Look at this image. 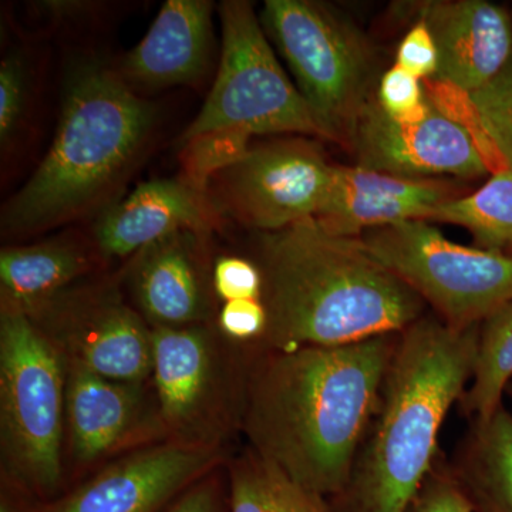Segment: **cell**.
<instances>
[{"label": "cell", "mask_w": 512, "mask_h": 512, "mask_svg": "<svg viewBox=\"0 0 512 512\" xmlns=\"http://www.w3.org/2000/svg\"><path fill=\"white\" fill-rule=\"evenodd\" d=\"M400 335L289 350L249 346L241 436L302 487L338 497L375 413Z\"/></svg>", "instance_id": "obj_1"}, {"label": "cell", "mask_w": 512, "mask_h": 512, "mask_svg": "<svg viewBox=\"0 0 512 512\" xmlns=\"http://www.w3.org/2000/svg\"><path fill=\"white\" fill-rule=\"evenodd\" d=\"M255 261L268 313L262 348L350 345L400 335L426 316L423 299L360 238L332 234L315 218L259 232Z\"/></svg>", "instance_id": "obj_2"}, {"label": "cell", "mask_w": 512, "mask_h": 512, "mask_svg": "<svg viewBox=\"0 0 512 512\" xmlns=\"http://www.w3.org/2000/svg\"><path fill=\"white\" fill-rule=\"evenodd\" d=\"M480 326L423 316L400 333L382 390L335 512H407L437 458L447 414L473 376Z\"/></svg>", "instance_id": "obj_3"}, {"label": "cell", "mask_w": 512, "mask_h": 512, "mask_svg": "<svg viewBox=\"0 0 512 512\" xmlns=\"http://www.w3.org/2000/svg\"><path fill=\"white\" fill-rule=\"evenodd\" d=\"M156 121V107L123 74L96 59L74 64L52 146L3 208V235L28 237L106 204L143 154Z\"/></svg>", "instance_id": "obj_4"}, {"label": "cell", "mask_w": 512, "mask_h": 512, "mask_svg": "<svg viewBox=\"0 0 512 512\" xmlns=\"http://www.w3.org/2000/svg\"><path fill=\"white\" fill-rule=\"evenodd\" d=\"M67 365L25 313L0 306V473L46 503L66 491Z\"/></svg>", "instance_id": "obj_5"}, {"label": "cell", "mask_w": 512, "mask_h": 512, "mask_svg": "<svg viewBox=\"0 0 512 512\" xmlns=\"http://www.w3.org/2000/svg\"><path fill=\"white\" fill-rule=\"evenodd\" d=\"M247 350L214 323L153 329L151 383L168 440L231 450L241 436Z\"/></svg>", "instance_id": "obj_6"}, {"label": "cell", "mask_w": 512, "mask_h": 512, "mask_svg": "<svg viewBox=\"0 0 512 512\" xmlns=\"http://www.w3.org/2000/svg\"><path fill=\"white\" fill-rule=\"evenodd\" d=\"M262 26L328 140H352L370 100L372 53L348 20L311 0H266Z\"/></svg>", "instance_id": "obj_7"}, {"label": "cell", "mask_w": 512, "mask_h": 512, "mask_svg": "<svg viewBox=\"0 0 512 512\" xmlns=\"http://www.w3.org/2000/svg\"><path fill=\"white\" fill-rule=\"evenodd\" d=\"M360 241L448 328H476L512 301V255L448 241L429 221L372 229Z\"/></svg>", "instance_id": "obj_8"}, {"label": "cell", "mask_w": 512, "mask_h": 512, "mask_svg": "<svg viewBox=\"0 0 512 512\" xmlns=\"http://www.w3.org/2000/svg\"><path fill=\"white\" fill-rule=\"evenodd\" d=\"M220 12V69L180 143L214 131H238L249 137L299 133L326 138L298 87L279 66L251 3L228 0Z\"/></svg>", "instance_id": "obj_9"}, {"label": "cell", "mask_w": 512, "mask_h": 512, "mask_svg": "<svg viewBox=\"0 0 512 512\" xmlns=\"http://www.w3.org/2000/svg\"><path fill=\"white\" fill-rule=\"evenodd\" d=\"M23 313L67 365L120 382L151 380L153 329L119 272L90 276Z\"/></svg>", "instance_id": "obj_10"}, {"label": "cell", "mask_w": 512, "mask_h": 512, "mask_svg": "<svg viewBox=\"0 0 512 512\" xmlns=\"http://www.w3.org/2000/svg\"><path fill=\"white\" fill-rule=\"evenodd\" d=\"M164 441L170 440L151 380L120 382L67 365L66 490L101 467Z\"/></svg>", "instance_id": "obj_11"}, {"label": "cell", "mask_w": 512, "mask_h": 512, "mask_svg": "<svg viewBox=\"0 0 512 512\" xmlns=\"http://www.w3.org/2000/svg\"><path fill=\"white\" fill-rule=\"evenodd\" d=\"M333 167L305 141L251 148L215 175L207 195L221 218L274 232L315 218L328 197Z\"/></svg>", "instance_id": "obj_12"}, {"label": "cell", "mask_w": 512, "mask_h": 512, "mask_svg": "<svg viewBox=\"0 0 512 512\" xmlns=\"http://www.w3.org/2000/svg\"><path fill=\"white\" fill-rule=\"evenodd\" d=\"M232 450L164 441L101 467L47 503L45 512H163Z\"/></svg>", "instance_id": "obj_13"}, {"label": "cell", "mask_w": 512, "mask_h": 512, "mask_svg": "<svg viewBox=\"0 0 512 512\" xmlns=\"http://www.w3.org/2000/svg\"><path fill=\"white\" fill-rule=\"evenodd\" d=\"M350 141L359 167L396 177L437 180L440 175L478 178L488 173L471 134L436 104L426 119L402 123L387 116L376 97H370Z\"/></svg>", "instance_id": "obj_14"}, {"label": "cell", "mask_w": 512, "mask_h": 512, "mask_svg": "<svg viewBox=\"0 0 512 512\" xmlns=\"http://www.w3.org/2000/svg\"><path fill=\"white\" fill-rule=\"evenodd\" d=\"M210 234L175 232L144 248L119 274L124 291L151 329L214 323Z\"/></svg>", "instance_id": "obj_15"}, {"label": "cell", "mask_w": 512, "mask_h": 512, "mask_svg": "<svg viewBox=\"0 0 512 512\" xmlns=\"http://www.w3.org/2000/svg\"><path fill=\"white\" fill-rule=\"evenodd\" d=\"M221 221L208 195L183 178H156L137 185L124 200L103 212L94 225L92 242L109 266L128 261L184 229L211 235Z\"/></svg>", "instance_id": "obj_16"}, {"label": "cell", "mask_w": 512, "mask_h": 512, "mask_svg": "<svg viewBox=\"0 0 512 512\" xmlns=\"http://www.w3.org/2000/svg\"><path fill=\"white\" fill-rule=\"evenodd\" d=\"M453 198H457L453 185L444 181L335 165L328 197L315 220L332 234L360 238L372 229L404 221H429L440 205Z\"/></svg>", "instance_id": "obj_17"}, {"label": "cell", "mask_w": 512, "mask_h": 512, "mask_svg": "<svg viewBox=\"0 0 512 512\" xmlns=\"http://www.w3.org/2000/svg\"><path fill=\"white\" fill-rule=\"evenodd\" d=\"M417 13L439 50V82L470 94L511 63L512 19L501 6L485 0L426 2Z\"/></svg>", "instance_id": "obj_18"}, {"label": "cell", "mask_w": 512, "mask_h": 512, "mask_svg": "<svg viewBox=\"0 0 512 512\" xmlns=\"http://www.w3.org/2000/svg\"><path fill=\"white\" fill-rule=\"evenodd\" d=\"M212 10L208 0L165 2L147 35L124 59V79L150 89L200 80L210 63Z\"/></svg>", "instance_id": "obj_19"}, {"label": "cell", "mask_w": 512, "mask_h": 512, "mask_svg": "<svg viewBox=\"0 0 512 512\" xmlns=\"http://www.w3.org/2000/svg\"><path fill=\"white\" fill-rule=\"evenodd\" d=\"M109 266L93 242L53 238L0 251V306L26 312Z\"/></svg>", "instance_id": "obj_20"}, {"label": "cell", "mask_w": 512, "mask_h": 512, "mask_svg": "<svg viewBox=\"0 0 512 512\" xmlns=\"http://www.w3.org/2000/svg\"><path fill=\"white\" fill-rule=\"evenodd\" d=\"M474 512H512V414L503 406L470 429L450 461Z\"/></svg>", "instance_id": "obj_21"}, {"label": "cell", "mask_w": 512, "mask_h": 512, "mask_svg": "<svg viewBox=\"0 0 512 512\" xmlns=\"http://www.w3.org/2000/svg\"><path fill=\"white\" fill-rule=\"evenodd\" d=\"M231 512H335L329 498L302 487L245 446L227 461Z\"/></svg>", "instance_id": "obj_22"}, {"label": "cell", "mask_w": 512, "mask_h": 512, "mask_svg": "<svg viewBox=\"0 0 512 512\" xmlns=\"http://www.w3.org/2000/svg\"><path fill=\"white\" fill-rule=\"evenodd\" d=\"M512 383V301L480 325L473 376L458 406L468 421L484 420L504 406Z\"/></svg>", "instance_id": "obj_23"}, {"label": "cell", "mask_w": 512, "mask_h": 512, "mask_svg": "<svg viewBox=\"0 0 512 512\" xmlns=\"http://www.w3.org/2000/svg\"><path fill=\"white\" fill-rule=\"evenodd\" d=\"M429 221L467 228L484 249L512 248V170L500 168L484 187L444 202Z\"/></svg>", "instance_id": "obj_24"}, {"label": "cell", "mask_w": 512, "mask_h": 512, "mask_svg": "<svg viewBox=\"0 0 512 512\" xmlns=\"http://www.w3.org/2000/svg\"><path fill=\"white\" fill-rule=\"evenodd\" d=\"M252 137L238 131H214L181 141L180 160L183 180L195 190L207 194L215 175L242 160L252 147Z\"/></svg>", "instance_id": "obj_25"}, {"label": "cell", "mask_w": 512, "mask_h": 512, "mask_svg": "<svg viewBox=\"0 0 512 512\" xmlns=\"http://www.w3.org/2000/svg\"><path fill=\"white\" fill-rule=\"evenodd\" d=\"M468 96L490 146L505 168L512 170V60L491 82Z\"/></svg>", "instance_id": "obj_26"}, {"label": "cell", "mask_w": 512, "mask_h": 512, "mask_svg": "<svg viewBox=\"0 0 512 512\" xmlns=\"http://www.w3.org/2000/svg\"><path fill=\"white\" fill-rule=\"evenodd\" d=\"M29 94L28 63L15 50L0 64V146L5 153L15 140L25 117Z\"/></svg>", "instance_id": "obj_27"}, {"label": "cell", "mask_w": 512, "mask_h": 512, "mask_svg": "<svg viewBox=\"0 0 512 512\" xmlns=\"http://www.w3.org/2000/svg\"><path fill=\"white\" fill-rule=\"evenodd\" d=\"M376 101L387 116L402 123L426 119L434 106L433 101L424 96L421 80L396 64L383 73Z\"/></svg>", "instance_id": "obj_28"}, {"label": "cell", "mask_w": 512, "mask_h": 512, "mask_svg": "<svg viewBox=\"0 0 512 512\" xmlns=\"http://www.w3.org/2000/svg\"><path fill=\"white\" fill-rule=\"evenodd\" d=\"M212 288L218 305L264 299V276L254 259L220 255L212 264Z\"/></svg>", "instance_id": "obj_29"}, {"label": "cell", "mask_w": 512, "mask_h": 512, "mask_svg": "<svg viewBox=\"0 0 512 512\" xmlns=\"http://www.w3.org/2000/svg\"><path fill=\"white\" fill-rule=\"evenodd\" d=\"M407 512H474L450 460L443 454Z\"/></svg>", "instance_id": "obj_30"}, {"label": "cell", "mask_w": 512, "mask_h": 512, "mask_svg": "<svg viewBox=\"0 0 512 512\" xmlns=\"http://www.w3.org/2000/svg\"><path fill=\"white\" fill-rule=\"evenodd\" d=\"M214 325L222 338L232 345L241 348L259 345L268 326L264 299L221 303Z\"/></svg>", "instance_id": "obj_31"}, {"label": "cell", "mask_w": 512, "mask_h": 512, "mask_svg": "<svg viewBox=\"0 0 512 512\" xmlns=\"http://www.w3.org/2000/svg\"><path fill=\"white\" fill-rule=\"evenodd\" d=\"M163 512H231L227 463L191 484Z\"/></svg>", "instance_id": "obj_32"}, {"label": "cell", "mask_w": 512, "mask_h": 512, "mask_svg": "<svg viewBox=\"0 0 512 512\" xmlns=\"http://www.w3.org/2000/svg\"><path fill=\"white\" fill-rule=\"evenodd\" d=\"M439 63V50L429 26L419 19L400 43L396 66L423 80L436 79Z\"/></svg>", "instance_id": "obj_33"}, {"label": "cell", "mask_w": 512, "mask_h": 512, "mask_svg": "<svg viewBox=\"0 0 512 512\" xmlns=\"http://www.w3.org/2000/svg\"><path fill=\"white\" fill-rule=\"evenodd\" d=\"M46 501L32 488L6 473H0V512H45Z\"/></svg>", "instance_id": "obj_34"}, {"label": "cell", "mask_w": 512, "mask_h": 512, "mask_svg": "<svg viewBox=\"0 0 512 512\" xmlns=\"http://www.w3.org/2000/svg\"><path fill=\"white\" fill-rule=\"evenodd\" d=\"M97 3L92 2H40L37 9L50 20H73L90 15L97 9Z\"/></svg>", "instance_id": "obj_35"}, {"label": "cell", "mask_w": 512, "mask_h": 512, "mask_svg": "<svg viewBox=\"0 0 512 512\" xmlns=\"http://www.w3.org/2000/svg\"><path fill=\"white\" fill-rule=\"evenodd\" d=\"M507 394H510L512 399V383L510 384V387H508Z\"/></svg>", "instance_id": "obj_36"}]
</instances>
